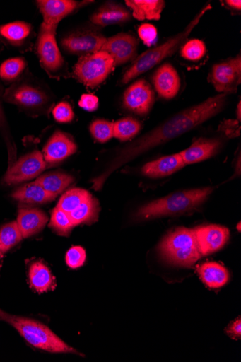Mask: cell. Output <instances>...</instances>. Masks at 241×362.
Returning <instances> with one entry per match:
<instances>
[{"label": "cell", "instance_id": "cell-8", "mask_svg": "<svg viewBox=\"0 0 241 362\" xmlns=\"http://www.w3.org/2000/svg\"><path fill=\"white\" fill-rule=\"evenodd\" d=\"M47 167L43 153L33 151L25 154L9 167L4 182L7 185H17L38 177Z\"/></svg>", "mask_w": 241, "mask_h": 362}, {"label": "cell", "instance_id": "cell-14", "mask_svg": "<svg viewBox=\"0 0 241 362\" xmlns=\"http://www.w3.org/2000/svg\"><path fill=\"white\" fill-rule=\"evenodd\" d=\"M139 41L127 33L119 34L107 38L102 49L109 53L114 60L115 67L126 64L136 58Z\"/></svg>", "mask_w": 241, "mask_h": 362}, {"label": "cell", "instance_id": "cell-6", "mask_svg": "<svg viewBox=\"0 0 241 362\" xmlns=\"http://www.w3.org/2000/svg\"><path fill=\"white\" fill-rule=\"evenodd\" d=\"M114 68L112 57L100 50L81 57L75 65L74 74L86 86L95 88L107 80Z\"/></svg>", "mask_w": 241, "mask_h": 362}, {"label": "cell", "instance_id": "cell-29", "mask_svg": "<svg viewBox=\"0 0 241 362\" xmlns=\"http://www.w3.org/2000/svg\"><path fill=\"white\" fill-rule=\"evenodd\" d=\"M23 240L17 221L0 227V251L7 252Z\"/></svg>", "mask_w": 241, "mask_h": 362}, {"label": "cell", "instance_id": "cell-45", "mask_svg": "<svg viewBox=\"0 0 241 362\" xmlns=\"http://www.w3.org/2000/svg\"><path fill=\"white\" fill-rule=\"evenodd\" d=\"M237 229H238V231L240 232V223H238Z\"/></svg>", "mask_w": 241, "mask_h": 362}, {"label": "cell", "instance_id": "cell-38", "mask_svg": "<svg viewBox=\"0 0 241 362\" xmlns=\"http://www.w3.org/2000/svg\"><path fill=\"white\" fill-rule=\"evenodd\" d=\"M53 116L59 123H69L73 121L75 114L70 104L61 102L53 110Z\"/></svg>", "mask_w": 241, "mask_h": 362}, {"label": "cell", "instance_id": "cell-24", "mask_svg": "<svg viewBox=\"0 0 241 362\" xmlns=\"http://www.w3.org/2000/svg\"><path fill=\"white\" fill-rule=\"evenodd\" d=\"M30 286L38 293L54 289L56 281L49 269L41 261L32 263L28 270Z\"/></svg>", "mask_w": 241, "mask_h": 362}, {"label": "cell", "instance_id": "cell-5", "mask_svg": "<svg viewBox=\"0 0 241 362\" xmlns=\"http://www.w3.org/2000/svg\"><path fill=\"white\" fill-rule=\"evenodd\" d=\"M159 252L171 264L186 268L192 267L202 257L194 228L184 227L168 234L160 244Z\"/></svg>", "mask_w": 241, "mask_h": 362}, {"label": "cell", "instance_id": "cell-34", "mask_svg": "<svg viewBox=\"0 0 241 362\" xmlns=\"http://www.w3.org/2000/svg\"><path fill=\"white\" fill-rule=\"evenodd\" d=\"M91 135L99 143H107L114 137V123L105 119L95 120L90 127Z\"/></svg>", "mask_w": 241, "mask_h": 362}, {"label": "cell", "instance_id": "cell-21", "mask_svg": "<svg viewBox=\"0 0 241 362\" xmlns=\"http://www.w3.org/2000/svg\"><path fill=\"white\" fill-rule=\"evenodd\" d=\"M221 146L222 141L220 139H199L180 153L187 165L211 158L219 151Z\"/></svg>", "mask_w": 241, "mask_h": 362}, {"label": "cell", "instance_id": "cell-39", "mask_svg": "<svg viewBox=\"0 0 241 362\" xmlns=\"http://www.w3.org/2000/svg\"><path fill=\"white\" fill-rule=\"evenodd\" d=\"M139 35L144 44L151 47L157 40V28L152 24H143L139 29Z\"/></svg>", "mask_w": 241, "mask_h": 362}, {"label": "cell", "instance_id": "cell-1", "mask_svg": "<svg viewBox=\"0 0 241 362\" xmlns=\"http://www.w3.org/2000/svg\"><path fill=\"white\" fill-rule=\"evenodd\" d=\"M228 94L220 93L180 112L128 144L119 151L108 168L93 180V187L99 190L107 178L125 163L153 148L173 140L219 114L224 108Z\"/></svg>", "mask_w": 241, "mask_h": 362}, {"label": "cell", "instance_id": "cell-17", "mask_svg": "<svg viewBox=\"0 0 241 362\" xmlns=\"http://www.w3.org/2000/svg\"><path fill=\"white\" fill-rule=\"evenodd\" d=\"M36 4L42 15L43 23L49 25H58L79 7V3L74 0H38Z\"/></svg>", "mask_w": 241, "mask_h": 362}, {"label": "cell", "instance_id": "cell-40", "mask_svg": "<svg viewBox=\"0 0 241 362\" xmlns=\"http://www.w3.org/2000/svg\"><path fill=\"white\" fill-rule=\"evenodd\" d=\"M98 98L93 94L85 93L81 97L79 106L86 111L92 112L98 108Z\"/></svg>", "mask_w": 241, "mask_h": 362}, {"label": "cell", "instance_id": "cell-19", "mask_svg": "<svg viewBox=\"0 0 241 362\" xmlns=\"http://www.w3.org/2000/svg\"><path fill=\"white\" fill-rule=\"evenodd\" d=\"M48 221L47 215L39 209H20L18 214L17 223L23 239L28 238L42 231Z\"/></svg>", "mask_w": 241, "mask_h": 362}, {"label": "cell", "instance_id": "cell-31", "mask_svg": "<svg viewBox=\"0 0 241 362\" xmlns=\"http://www.w3.org/2000/svg\"><path fill=\"white\" fill-rule=\"evenodd\" d=\"M141 129V124L139 120L131 117H125L114 123V137L122 141H127L137 134Z\"/></svg>", "mask_w": 241, "mask_h": 362}, {"label": "cell", "instance_id": "cell-41", "mask_svg": "<svg viewBox=\"0 0 241 362\" xmlns=\"http://www.w3.org/2000/svg\"><path fill=\"white\" fill-rule=\"evenodd\" d=\"M226 333L233 339H240L241 338L240 318H238L229 325L226 329Z\"/></svg>", "mask_w": 241, "mask_h": 362}, {"label": "cell", "instance_id": "cell-26", "mask_svg": "<svg viewBox=\"0 0 241 362\" xmlns=\"http://www.w3.org/2000/svg\"><path fill=\"white\" fill-rule=\"evenodd\" d=\"M31 25L24 21H15L0 26V35L15 46H20L28 38Z\"/></svg>", "mask_w": 241, "mask_h": 362}, {"label": "cell", "instance_id": "cell-20", "mask_svg": "<svg viewBox=\"0 0 241 362\" xmlns=\"http://www.w3.org/2000/svg\"><path fill=\"white\" fill-rule=\"evenodd\" d=\"M129 11L123 6L113 2L102 4L90 16V21L99 26L123 24L131 19Z\"/></svg>", "mask_w": 241, "mask_h": 362}, {"label": "cell", "instance_id": "cell-3", "mask_svg": "<svg viewBox=\"0 0 241 362\" xmlns=\"http://www.w3.org/2000/svg\"><path fill=\"white\" fill-rule=\"evenodd\" d=\"M0 321L12 327L32 346L51 353L82 354L68 346L50 329L41 322L9 314L0 309Z\"/></svg>", "mask_w": 241, "mask_h": 362}, {"label": "cell", "instance_id": "cell-7", "mask_svg": "<svg viewBox=\"0 0 241 362\" xmlns=\"http://www.w3.org/2000/svg\"><path fill=\"white\" fill-rule=\"evenodd\" d=\"M57 27L42 23L37 40V50L41 66L52 76L60 73L64 66V59L56 40Z\"/></svg>", "mask_w": 241, "mask_h": 362}, {"label": "cell", "instance_id": "cell-30", "mask_svg": "<svg viewBox=\"0 0 241 362\" xmlns=\"http://www.w3.org/2000/svg\"><path fill=\"white\" fill-rule=\"evenodd\" d=\"M90 194L88 191L75 188L67 191L59 199L57 208L67 214H71L83 203Z\"/></svg>", "mask_w": 241, "mask_h": 362}, {"label": "cell", "instance_id": "cell-13", "mask_svg": "<svg viewBox=\"0 0 241 362\" xmlns=\"http://www.w3.org/2000/svg\"><path fill=\"white\" fill-rule=\"evenodd\" d=\"M196 243L201 256L222 249L230 238L229 230L219 225H208L194 228Z\"/></svg>", "mask_w": 241, "mask_h": 362}, {"label": "cell", "instance_id": "cell-36", "mask_svg": "<svg viewBox=\"0 0 241 362\" xmlns=\"http://www.w3.org/2000/svg\"><path fill=\"white\" fill-rule=\"evenodd\" d=\"M4 95V90L3 87L0 86V129H1L2 133L4 135L5 139L6 141V144L8 146V149L9 152V164L11 167L13 164L16 161V146L13 141L10 139L9 131L8 127V122L6 119V117L5 115L3 105H2V98Z\"/></svg>", "mask_w": 241, "mask_h": 362}, {"label": "cell", "instance_id": "cell-37", "mask_svg": "<svg viewBox=\"0 0 241 362\" xmlns=\"http://www.w3.org/2000/svg\"><path fill=\"white\" fill-rule=\"evenodd\" d=\"M86 259L85 250L79 246L73 247L68 250L66 255V262L71 269H78L83 266Z\"/></svg>", "mask_w": 241, "mask_h": 362}, {"label": "cell", "instance_id": "cell-9", "mask_svg": "<svg viewBox=\"0 0 241 362\" xmlns=\"http://www.w3.org/2000/svg\"><path fill=\"white\" fill-rule=\"evenodd\" d=\"M107 37L91 29L71 33L61 40L62 49L68 54L84 56L102 50Z\"/></svg>", "mask_w": 241, "mask_h": 362}, {"label": "cell", "instance_id": "cell-15", "mask_svg": "<svg viewBox=\"0 0 241 362\" xmlns=\"http://www.w3.org/2000/svg\"><path fill=\"white\" fill-rule=\"evenodd\" d=\"M76 151L77 145L71 136L57 130L45 145L43 156L47 164H56L72 156Z\"/></svg>", "mask_w": 241, "mask_h": 362}, {"label": "cell", "instance_id": "cell-28", "mask_svg": "<svg viewBox=\"0 0 241 362\" xmlns=\"http://www.w3.org/2000/svg\"><path fill=\"white\" fill-rule=\"evenodd\" d=\"M74 177L63 173H50L37 179L38 182L48 193L57 197L74 182Z\"/></svg>", "mask_w": 241, "mask_h": 362}, {"label": "cell", "instance_id": "cell-35", "mask_svg": "<svg viewBox=\"0 0 241 362\" xmlns=\"http://www.w3.org/2000/svg\"><path fill=\"white\" fill-rule=\"evenodd\" d=\"M206 46L199 40L187 42L181 48V55L187 60L196 62L200 60L206 54Z\"/></svg>", "mask_w": 241, "mask_h": 362}, {"label": "cell", "instance_id": "cell-18", "mask_svg": "<svg viewBox=\"0 0 241 362\" xmlns=\"http://www.w3.org/2000/svg\"><path fill=\"white\" fill-rule=\"evenodd\" d=\"M12 197L19 203L22 208H32L43 205L56 199L36 181L16 189L13 192Z\"/></svg>", "mask_w": 241, "mask_h": 362}, {"label": "cell", "instance_id": "cell-12", "mask_svg": "<svg viewBox=\"0 0 241 362\" xmlns=\"http://www.w3.org/2000/svg\"><path fill=\"white\" fill-rule=\"evenodd\" d=\"M155 102V94L151 85L144 79L137 80L124 92L123 105L139 115L150 112Z\"/></svg>", "mask_w": 241, "mask_h": 362}, {"label": "cell", "instance_id": "cell-33", "mask_svg": "<svg viewBox=\"0 0 241 362\" xmlns=\"http://www.w3.org/2000/svg\"><path fill=\"white\" fill-rule=\"evenodd\" d=\"M26 67L24 58L14 57L6 60L0 65V78L11 82L17 79Z\"/></svg>", "mask_w": 241, "mask_h": 362}, {"label": "cell", "instance_id": "cell-16", "mask_svg": "<svg viewBox=\"0 0 241 362\" xmlns=\"http://www.w3.org/2000/svg\"><path fill=\"white\" fill-rule=\"evenodd\" d=\"M153 82L158 95L165 100L177 96L181 88V79L173 65L165 63L156 71Z\"/></svg>", "mask_w": 241, "mask_h": 362}, {"label": "cell", "instance_id": "cell-42", "mask_svg": "<svg viewBox=\"0 0 241 362\" xmlns=\"http://www.w3.org/2000/svg\"><path fill=\"white\" fill-rule=\"evenodd\" d=\"M225 3L230 8L237 11H240L241 9V2L240 0H227Z\"/></svg>", "mask_w": 241, "mask_h": 362}, {"label": "cell", "instance_id": "cell-27", "mask_svg": "<svg viewBox=\"0 0 241 362\" xmlns=\"http://www.w3.org/2000/svg\"><path fill=\"white\" fill-rule=\"evenodd\" d=\"M100 206L98 200L90 194L83 203L69 214L76 226L83 223L90 224L97 221Z\"/></svg>", "mask_w": 241, "mask_h": 362}, {"label": "cell", "instance_id": "cell-22", "mask_svg": "<svg viewBox=\"0 0 241 362\" xmlns=\"http://www.w3.org/2000/svg\"><path fill=\"white\" fill-rule=\"evenodd\" d=\"M185 166L186 164L179 153L146 163L142 169V173L151 178H162L173 175Z\"/></svg>", "mask_w": 241, "mask_h": 362}, {"label": "cell", "instance_id": "cell-4", "mask_svg": "<svg viewBox=\"0 0 241 362\" xmlns=\"http://www.w3.org/2000/svg\"><path fill=\"white\" fill-rule=\"evenodd\" d=\"M213 191L211 187H205L171 194L142 207L136 216L147 219L184 214L203 204Z\"/></svg>", "mask_w": 241, "mask_h": 362}, {"label": "cell", "instance_id": "cell-44", "mask_svg": "<svg viewBox=\"0 0 241 362\" xmlns=\"http://www.w3.org/2000/svg\"><path fill=\"white\" fill-rule=\"evenodd\" d=\"M4 253L0 251V260H1Z\"/></svg>", "mask_w": 241, "mask_h": 362}, {"label": "cell", "instance_id": "cell-23", "mask_svg": "<svg viewBox=\"0 0 241 362\" xmlns=\"http://www.w3.org/2000/svg\"><path fill=\"white\" fill-rule=\"evenodd\" d=\"M125 3L139 21L160 20L165 6L163 0H126Z\"/></svg>", "mask_w": 241, "mask_h": 362}, {"label": "cell", "instance_id": "cell-25", "mask_svg": "<svg viewBox=\"0 0 241 362\" xmlns=\"http://www.w3.org/2000/svg\"><path fill=\"white\" fill-rule=\"evenodd\" d=\"M202 282L212 288H218L225 286L230 279L228 271L214 262H205L196 270Z\"/></svg>", "mask_w": 241, "mask_h": 362}, {"label": "cell", "instance_id": "cell-11", "mask_svg": "<svg viewBox=\"0 0 241 362\" xmlns=\"http://www.w3.org/2000/svg\"><path fill=\"white\" fill-rule=\"evenodd\" d=\"M210 80L220 93H231L236 91L241 82L240 55L213 65Z\"/></svg>", "mask_w": 241, "mask_h": 362}, {"label": "cell", "instance_id": "cell-32", "mask_svg": "<svg viewBox=\"0 0 241 362\" xmlns=\"http://www.w3.org/2000/svg\"><path fill=\"white\" fill-rule=\"evenodd\" d=\"M49 226L57 235L64 237L70 235L75 227L70 214L57 207L52 211Z\"/></svg>", "mask_w": 241, "mask_h": 362}, {"label": "cell", "instance_id": "cell-43", "mask_svg": "<svg viewBox=\"0 0 241 362\" xmlns=\"http://www.w3.org/2000/svg\"><path fill=\"white\" fill-rule=\"evenodd\" d=\"M240 102H239V104L237 107V119L239 121H240V117H241V107H240Z\"/></svg>", "mask_w": 241, "mask_h": 362}, {"label": "cell", "instance_id": "cell-10", "mask_svg": "<svg viewBox=\"0 0 241 362\" xmlns=\"http://www.w3.org/2000/svg\"><path fill=\"white\" fill-rule=\"evenodd\" d=\"M3 100L28 110L40 109L49 103V97L43 90L25 82L14 83L6 89Z\"/></svg>", "mask_w": 241, "mask_h": 362}, {"label": "cell", "instance_id": "cell-2", "mask_svg": "<svg viewBox=\"0 0 241 362\" xmlns=\"http://www.w3.org/2000/svg\"><path fill=\"white\" fill-rule=\"evenodd\" d=\"M212 9L211 4L204 6L178 35L172 37L163 44L148 49L134 60L124 74L121 84L126 85L134 78L147 73L165 59L175 54L185 44L191 33L199 24L205 13Z\"/></svg>", "mask_w": 241, "mask_h": 362}]
</instances>
